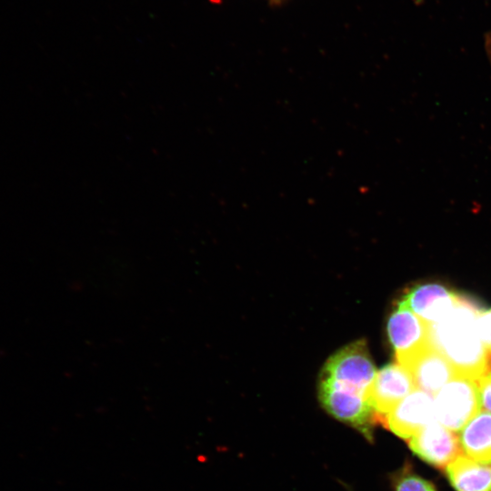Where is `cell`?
I'll return each mask as SVG.
<instances>
[{"label": "cell", "mask_w": 491, "mask_h": 491, "mask_svg": "<svg viewBox=\"0 0 491 491\" xmlns=\"http://www.w3.org/2000/svg\"><path fill=\"white\" fill-rule=\"evenodd\" d=\"M482 309L460 296L443 320L429 325L430 344L453 366L459 376L477 380L491 371V354L481 341L476 326Z\"/></svg>", "instance_id": "cell-1"}, {"label": "cell", "mask_w": 491, "mask_h": 491, "mask_svg": "<svg viewBox=\"0 0 491 491\" xmlns=\"http://www.w3.org/2000/svg\"><path fill=\"white\" fill-rule=\"evenodd\" d=\"M376 375L366 341L357 340L341 348L326 361L321 379L330 380L369 397Z\"/></svg>", "instance_id": "cell-2"}, {"label": "cell", "mask_w": 491, "mask_h": 491, "mask_svg": "<svg viewBox=\"0 0 491 491\" xmlns=\"http://www.w3.org/2000/svg\"><path fill=\"white\" fill-rule=\"evenodd\" d=\"M477 382L464 376H456L434 396L435 420L448 429L457 432L481 411Z\"/></svg>", "instance_id": "cell-3"}, {"label": "cell", "mask_w": 491, "mask_h": 491, "mask_svg": "<svg viewBox=\"0 0 491 491\" xmlns=\"http://www.w3.org/2000/svg\"><path fill=\"white\" fill-rule=\"evenodd\" d=\"M319 399L333 416L357 428L367 438H372V427L379 423V415L367 396L342 387L330 380L321 379Z\"/></svg>", "instance_id": "cell-4"}, {"label": "cell", "mask_w": 491, "mask_h": 491, "mask_svg": "<svg viewBox=\"0 0 491 491\" xmlns=\"http://www.w3.org/2000/svg\"><path fill=\"white\" fill-rule=\"evenodd\" d=\"M435 420L434 396L416 388L391 411L380 416V423L396 436L409 439Z\"/></svg>", "instance_id": "cell-5"}, {"label": "cell", "mask_w": 491, "mask_h": 491, "mask_svg": "<svg viewBox=\"0 0 491 491\" xmlns=\"http://www.w3.org/2000/svg\"><path fill=\"white\" fill-rule=\"evenodd\" d=\"M387 333L399 364L430 345L429 324L400 304L390 315Z\"/></svg>", "instance_id": "cell-6"}, {"label": "cell", "mask_w": 491, "mask_h": 491, "mask_svg": "<svg viewBox=\"0 0 491 491\" xmlns=\"http://www.w3.org/2000/svg\"><path fill=\"white\" fill-rule=\"evenodd\" d=\"M408 446L422 460L442 469L461 452L457 434L436 420L409 438Z\"/></svg>", "instance_id": "cell-7"}, {"label": "cell", "mask_w": 491, "mask_h": 491, "mask_svg": "<svg viewBox=\"0 0 491 491\" xmlns=\"http://www.w3.org/2000/svg\"><path fill=\"white\" fill-rule=\"evenodd\" d=\"M411 374L416 388L433 396L458 376L450 362L431 344L400 363Z\"/></svg>", "instance_id": "cell-8"}, {"label": "cell", "mask_w": 491, "mask_h": 491, "mask_svg": "<svg viewBox=\"0 0 491 491\" xmlns=\"http://www.w3.org/2000/svg\"><path fill=\"white\" fill-rule=\"evenodd\" d=\"M416 388L409 371L399 363L385 366L376 372L369 390V399L380 416L391 411Z\"/></svg>", "instance_id": "cell-9"}, {"label": "cell", "mask_w": 491, "mask_h": 491, "mask_svg": "<svg viewBox=\"0 0 491 491\" xmlns=\"http://www.w3.org/2000/svg\"><path fill=\"white\" fill-rule=\"evenodd\" d=\"M458 298L459 295L443 286L425 284L407 291L398 304L432 325L447 316Z\"/></svg>", "instance_id": "cell-10"}, {"label": "cell", "mask_w": 491, "mask_h": 491, "mask_svg": "<svg viewBox=\"0 0 491 491\" xmlns=\"http://www.w3.org/2000/svg\"><path fill=\"white\" fill-rule=\"evenodd\" d=\"M451 486L456 491H491V466L459 454L446 467Z\"/></svg>", "instance_id": "cell-11"}, {"label": "cell", "mask_w": 491, "mask_h": 491, "mask_svg": "<svg viewBox=\"0 0 491 491\" xmlns=\"http://www.w3.org/2000/svg\"><path fill=\"white\" fill-rule=\"evenodd\" d=\"M458 437L464 455L491 466V413L476 414L461 429Z\"/></svg>", "instance_id": "cell-12"}, {"label": "cell", "mask_w": 491, "mask_h": 491, "mask_svg": "<svg viewBox=\"0 0 491 491\" xmlns=\"http://www.w3.org/2000/svg\"><path fill=\"white\" fill-rule=\"evenodd\" d=\"M395 491H436V489L431 482L407 471L396 477Z\"/></svg>", "instance_id": "cell-13"}, {"label": "cell", "mask_w": 491, "mask_h": 491, "mask_svg": "<svg viewBox=\"0 0 491 491\" xmlns=\"http://www.w3.org/2000/svg\"><path fill=\"white\" fill-rule=\"evenodd\" d=\"M477 334L487 351L491 354V308L481 310L476 320Z\"/></svg>", "instance_id": "cell-14"}, {"label": "cell", "mask_w": 491, "mask_h": 491, "mask_svg": "<svg viewBox=\"0 0 491 491\" xmlns=\"http://www.w3.org/2000/svg\"><path fill=\"white\" fill-rule=\"evenodd\" d=\"M481 406L486 410L491 413V371L487 372L477 380Z\"/></svg>", "instance_id": "cell-15"}]
</instances>
